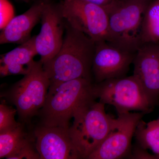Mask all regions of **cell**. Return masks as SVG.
I'll list each match as a JSON object with an SVG mask.
<instances>
[{"mask_svg": "<svg viewBox=\"0 0 159 159\" xmlns=\"http://www.w3.org/2000/svg\"><path fill=\"white\" fill-rule=\"evenodd\" d=\"M69 128L81 159H88L105 140L116 119L106 112L105 104L96 100L76 111Z\"/></svg>", "mask_w": 159, "mask_h": 159, "instance_id": "obj_4", "label": "cell"}, {"mask_svg": "<svg viewBox=\"0 0 159 159\" xmlns=\"http://www.w3.org/2000/svg\"><path fill=\"white\" fill-rule=\"evenodd\" d=\"M136 143L142 148L152 152L159 159V122L157 119L146 123L141 120L137 125L134 135Z\"/></svg>", "mask_w": 159, "mask_h": 159, "instance_id": "obj_14", "label": "cell"}, {"mask_svg": "<svg viewBox=\"0 0 159 159\" xmlns=\"http://www.w3.org/2000/svg\"><path fill=\"white\" fill-rule=\"evenodd\" d=\"M95 48V42L66 22L60 48L55 56L43 64L50 84L80 78L93 81L92 65Z\"/></svg>", "mask_w": 159, "mask_h": 159, "instance_id": "obj_1", "label": "cell"}, {"mask_svg": "<svg viewBox=\"0 0 159 159\" xmlns=\"http://www.w3.org/2000/svg\"><path fill=\"white\" fill-rule=\"evenodd\" d=\"M145 115L146 114L142 112H130L118 115L108 135L88 159L128 158L136 129Z\"/></svg>", "mask_w": 159, "mask_h": 159, "instance_id": "obj_8", "label": "cell"}, {"mask_svg": "<svg viewBox=\"0 0 159 159\" xmlns=\"http://www.w3.org/2000/svg\"><path fill=\"white\" fill-rule=\"evenodd\" d=\"M62 13L66 22L95 42L107 41L108 17L102 6L81 0H62Z\"/></svg>", "mask_w": 159, "mask_h": 159, "instance_id": "obj_7", "label": "cell"}, {"mask_svg": "<svg viewBox=\"0 0 159 159\" xmlns=\"http://www.w3.org/2000/svg\"><path fill=\"white\" fill-rule=\"evenodd\" d=\"M104 7L111 4L114 0H81Z\"/></svg>", "mask_w": 159, "mask_h": 159, "instance_id": "obj_22", "label": "cell"}, {"mask_svg": "<svg viewBox=\"0 0 159 159\" xmlns=\"http://www.w3.org/2000/svg\"><path fill=\"white\" fill-rule=\"evenodd\" d=\"M34 135L40 159H81L69 129L41 125L34 129Z\"/></svg>", "mask_w": 159, "mask_h": 159, "instance_id": "obj_11", "label": "cell"}, {"mask_svg": "<svg viewBox=\"0 0 159 159\" xmlns=\"http://www.w3.org/2000/svg\"><path fill=\"white\" fill-rule=\"evenodd\" d=\"M46 2H34L25 12L11 19L1 31L0 44H21L29 40L32 29L41 20Z\"/></svg>", "mask_w": 159, "mask_h": 159, "instance_id": "obj_13", "label": "cell"}, {"mask_svg": "<svg viewBox=\"0 0 159 159\" xmlns=\"http://www.w3.org/2000/svg\"><path fill=\"white\" fill-rule=\"evenodd\" d=\"M32 64L29 67L19 65L0 66V75L1 77H5L10 75H25L29 72Z\"/></svg>", "mask_w": 159, "mask_h": 159, "instance_id": "obj_20", "label": "cell"}, {"mask_svg": "<svg viewBox=\"0 0 159 159\" xmlns=\"http://www.w3.org/2000/svg\"><path fill=\"white\" fill-rule=\"evenodd\" d=\"M19 1H22V2L26 3H29L30 2V0H19Z\"/></svg>", "mask_w": 159, "mask_h": 159, "instance_id": "obj_24", "label": "cell"}, {"mask_svg": "<svg viewBox=\"0 0 159 159\" xmlns=\"http://www.w3.org/2000/svg\"><path fill=\"white\" fill-rule=\"evenodd\" d=\"M151 0H114L104 7L108 17L107 42L136 53L142 45L141 30L145 9Z\"/></svg>", "mask_w": 159, "mask_h": 159, "instance_id": "obj_3", "label": "cell"}, {"mask_svg": "<svg viewBox=\"0 0 159 159\" xmlns=\"http://www.w3.org/2000/svg\"><path fill=\"white\" fill-rule=\"evenodd\" d=\"M93 91L99 102L114 106L118 115L131 111L147 114L156 106L133 75L94 84Z\"/></svg>", "mask_w": 159, "mask_h": 159, "instance_id": "obj_5", "label": "cell"}, {"mask_svg": "<svg viewBox=\"0 0 159 159\" xmlns=\"http://www.w3.org/2000/svg\"><path fill=\"white\" fill-rule=\"evenodd\" d=\"M50 81L40 60L34 61L29 72L6 94L15 106L20 122L28 123L37 116L45 102Z\"/></svg>", "mask_w": 159, "mask_h": 159, "instance_id": "obj_6", "label": "cell"}, {"mask_svg": "<svg viewBox=\"0 0 159 159\" xmlns=\"http://www.w3.org/2000/svg\"><path fill=\"white\" fill-rule=\"evenodd\" d=\"M142 44L159 43V0H151L146 7L141 30Z\"/></svg>", "mask_w": 159, "mask_h": 159, "instance_id": "obj_15", "label": "cell"}, {"mask_svg": "<svg viewBox=\"0 0 159 159\" xmlns=\"http://www.w3.org/2000/svg\"><path fill=\"white\" fill-rule=\"evenodd\" d=\"M133 75L156 105L159 103V43H146L134 59Z\"/></svg>", "mask_w": 159, "mask_h": 159, "instance_id": "obj_12", "label": "cell"}, {"mask_svg": "<svg viewBox=\"0 0 159 159\" xmlns=\"http://www.w3.org/2000/svg\"><path fill=\"white\" fill-rule=\"evenodd\" d=\"M34 35L26 42L15 48L1 55L0 66L19 65L29 66L34 62L33 58L38 54Z\"/></svg>", "mask_w": 159, "mask_h": 159, "instance_id": "obj_16", "label": "cell"}, {"mask_svg": "<svg viewBox=\"0 0 159 159\" xmlns=\"http://www.w3.org/2000/svg\"><path fill=\"white\" fill-rule=\"evenodd\" d=\"M8 159H40L39 153L36 147L33 145L31 141L21 147L14 154L8 157Z\"/></svg>", "mask_w": 159, "mask_h": 159, "instance_id": "obj_19", "label": "cell"}, {"mask_svg": "<svg viewBox=\"0 0 159 159\" xmlns=\"http://www.w3.org/2000/svg\"><path fill=\"white\" fill-rule=\"evenodd\" d=\"M128 158L134 159H157L156 157L148 152L136 143L132 147L130 154Z\"/></svg>", "mask_w": 159, "mask_h": 159, "instance_id": "obj_21", "label": "cell"}, {"mask_svg": "<svg viewBox=\"0 0 159 159\" xmlns=\"http://www.w3.org/2000/svg\"><path fill=\"white\" fill-rule=\"evenodd\" d=\"M40 31L35 36V47L43 64L56 55L62 45L66 22L61 2H46L41 18Z\"/></svg>", "mask_w": 159, "mask_h": 159, "instance_id": "obj_9", "label": "cell"}, {"mask_svg": "<svg viewBox=\"0 0 159 159\" xmlns=\"http://www.w3.org/2000/svg\"><path fill=\"white\" fill-rule=\"evenodd\" d=\"M157 120H158V121L159 122V117L158 119H157Z\"/></svg>", "mask_w": 159, "mask_h": 159, "instance_id": "obj_25", "label": "cell"}, {"mask_svg": "<svg viewBox=\"0 0 159 159\" xmlns=\"http://www.w3.org/2000/svg\"><path fill=\"white\" fill-rule=\"evenodd\" d=\"M94 84L90 80L80 78L50 84L44 104L37 115L41 125L70 128L75 112L97 99Z\"/></svg>", "mask_w": 159, "mask_h": 159, "instance_id": "obj_2", "label": "cell"}, {"mask_svg": "<svg viewBox=\"0 0 159 159\" xmlns=\"http://www.w3.org/2000/svg\"><path fill=\"white\" fill-rule=\"evenodd\" d=\"M30 2L32 1V2H51V1H53L54 0H30Z\"/></svg>", "mask_w": 159, "mask_h": 159, "instance_id": "obj_23", "label": "cell"}, {"mask_svg": "<svg viewBox=\"0 0 159 159\" xmlns=\"http://www.w3.org/2000/svg\"><path fill=\"white\" fill-rule=\"evenodd\" d=\"M17 110L6 104H0V132L6 131L16 128L21 122H17L15 116Z\"/></svg>", "mask_w": 159, "mask_h": 159, "instance_id": "obj_18", "label": "cell"}, {"mask_svg": "<svg viewBox=\"0 0 159 159\" xmlns=\"http://www.w3.org/2000/svg\"><path fill=\"white\" fill-rule=\"evenodd\" d=\"M136 52L122 50L107 41L96 42L92 65L94 83L126 77Z\"/></svg>", "mask_w": 159, "mask_h": 159, "instance_id": "obj_10", "label": "cell"}, {"mask_svg": "<svg viewBox=\"0 0 159 159\" xmlns=\"http://www.w3.org/2000/svg\"><path fill=\"white\" fill-rule=\"evenodd\" d=\"M31 141L22 124L11 130L0 132V158L8 159Z\"/></svg>", "mask_w": 159, "mask_h": 159, "instance_id": "obj_17", "label": "cell"}]
</instances>
